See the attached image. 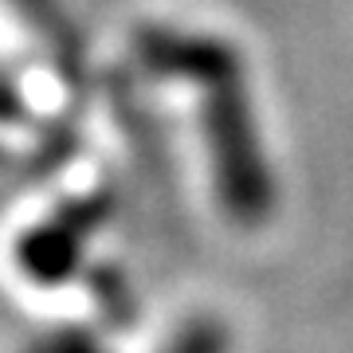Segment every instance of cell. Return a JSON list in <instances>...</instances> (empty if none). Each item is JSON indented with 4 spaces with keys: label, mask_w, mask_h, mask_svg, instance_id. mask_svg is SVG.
Here are the masks:
<instances>
[{
    "label": "cell",
    "mask_w": 353,
    "mask_h": 353,
    "mask_svg": "<svg viewBox=\"0 0 353 353\" xmlns=\"http://www.w3.org/2000/svg\"><path fill=\"white\" fill-rule=\"evenodd\" d=\"M232 350V330L216 314H192L173 338L165 341L161 353H228Z\"/></svg>",
    "instance_id": "cell-2"
},
{
    "label": "cell",
    "mask_w": 353,
    "mask_h": 353,
    "mask_svg": "<svg viewBox=\"0 0 353 353\" xmlns=\"http://www.w3.org/2000/svg\"><path fill=\"white\" fill-rule=\"evenodd\" d=\"M134 59L150 79L196 94V122L208 157L216 208L228 224H271L279 212V176L255 114L243 55L232 39L181 24H145L134 32Z\"/></svg>",
    "instance_id": "cell-1"
}]
</instances>
